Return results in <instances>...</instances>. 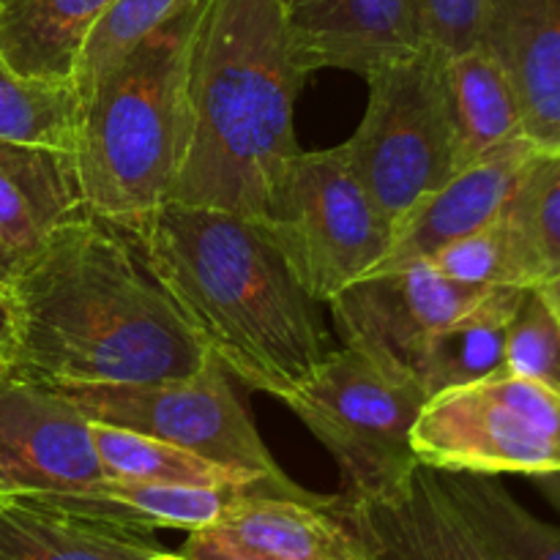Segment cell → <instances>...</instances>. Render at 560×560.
I'll use <instances>...</instances> for the list:
<instances>
[{"mask_svg": "<svg viewBox=\"0 0 560 560\" xmlns=\"http://www.w3.org/2000/svg\"><path fill=\"white\" fill-rule=\"evenodd\" d=\"M481 47L517 93L525 137L560 151V0H490Z\"/></svg>", "mask_w": 560, "mask_h": 560, "instance_id": "2e32d148", "label": "cell"}, {"mask_svg": "<svg viewBox=\"0 0 560 560\" xmlns=\"http://www.w3.org/2000/svg\"><path fill=\"white\" fill-rule=\"evenodd\" d=\"M180 556L189 560H260L235 550V547H230L228 541L213 536L211 530H191L189 539H186L184 547H180Z\"/></svg>", "mask_w": 560, "mask_h": 560, "instance_id": "4dcf8cb0", "label": "cell"}, {"mask_svg": "<svg viewBox=\"0 0 560 560\" xmlns=\"http://www.w3.org/2000/svg\"><path fill=\"white\" fill-rule=\"evenodd\" d=\"M525 288H492L457 320L438 328L413 361L427 397L506 372V337Z\"/></svg>", "mask_w": 560, "mask_h": 560, "instance_id": "ffe728a7", "label": "cell"}, {"mask_svg": "<svg viewBox=\"0 0 560 560\" xmlns=\"http://www.w3.org/2000/svg\"><path fill=\"white\" fill-rule=\"evenodd\" d=\"M255 490H273L288 498H315L317 492L304 490L295 481L290 485H255V487H197V485H156V481L102 479L93 495L115 503L140 523L151 528L206 530L213 528L241 498Z\"/></svg>", "mask_w": 560, "mask_h": 560, "instance_id": "cb8c5ba5", "label": "cell"}, {"mask_svg": "<svg viewBox=\"0 0 560 560\" xmlns=\"http://www.w3.org/2000/svg\"><path fill=\"white\" fill-rule=\"evenodd\" d=\"M490 0H419L427 47L454 58L479 47Z\"/></svg>", "mask_w": 560, "mask_h": 560, "instance_id": "f546056e", "label": "cell"}, {"mask_svg": "<svg viewBox=\"0 0 560 560\" xmlns=\"http://www.w3.org/2000/svg\"><path fill=\"white\" fill-rule=\"evenodd\" d=\"M430 262L446 279L468 288H530L506 213L443 246Z\"/></svg>", "mask_w": 560, "mask_h": 560, "instance_id": "83f0119b", "label": "cell"}, {"mask_svg": "<svg viewBox=\"0 0 560 560\" xmlns=\"http://www.w3.org/2000/svg\"><path fill=\"white\" fill-rule=\"evenodd\" d=\"M58 392L66 394L88 421L124 427L230 468L284 476L235 397L230 375L213 359H208L200 372L180 381Z\"/></svg>", "mask_w": 560, "mask_h": 560, "instance_id": "9c48e42d", "label": "cell"}, {"mask_svg": "<svg viewBox=\"0 0 560 560\" xmlns=\"http://www.w3.org/2000/svg\"><path fill=\"white\" fill-rule=\"evenodd\" d=\"M506 372L560 392V320L539 288H525L509 323Z\"/></svg>", "mask_w": 560, "mask_h": 560, "instance_id": "f1b7e54d", "label": "cell"}, {"mask_svg": "<svg viewBox=\"0 0 560 560\" xmlns=\"http://www.w3.org/2000/svg\"><path fill=\"white\" fill-rule=\"evenodd\" d=\"M96 457L104 479L156 481V485H197V487H255L290 485L288 476H262L244 468L213 463L195 452L124 430L91 421Z\"/></svg>", "mask_w": 560, "mask_h": 560, "instance_id": "603a6c76", "label": "cell"}, {"mask_svg": "<svg viewBox=\"0 0 560 560\" xmlns=\"http://www.w3.org/2000/svg\"><path fill=\"white\" fill-rule=\"evenodd\" d=\"M446 80L457 135V170L525 137L517 93L490 49L479 44L446 58Z\"/></svg>", "mask_w": 560, "mask_h": 560, "instance_id": "44dd1931", "label": "cell"}, {"mask_svg": "<svg viewBox=\"0 0 560 560\" xmlns=\"http://www.w3.org/2000/svg\"><path fill=\"white\" fill-rule=\"evenodd\" d=\"M102 479L80 408L58 388L0 375V492H88Z\"/></svg>", "mask_w": 560, "mask_h": 560, "instance_id": "8fae6325", "label": "cell"}, {"mask_svg": "<svg viewBox=\"0 0 560 560\" xmlns=\"http://www.w3.org/2000/svg\"><path fill=\"white\" fill-rule=\"evenodd\" d=\"M536 288H539V293L545 295V301L550 304V310L556 312V317L560 320V273L558 277L547 279V282L536 284Z\"/></svg>", "mask_w": 560, "mask_h": 560, "instance_id": "836d02e7", "label": "cell"}, {"mask_svg": "<svg viewBox=\"0 0 560 560\" xmlns=\"http://www.w3.org/2000/svg\"><path fill=\"white\" fill-rule=\"evenodd\" d=\"M22 262L0 244V293H5L11 299V288H14V279L20 273Z\"/></svg>", "mask_w": 560, "mask_h": 560, "instance_id": "d6a6232c", "label": "cell"}, {"mask_svg": "<svg viewBox=\"0 0 560 560\" xmlns=\"http://www.w3.org/2000/svg\"><path fill=\"white\" fill-rule=\"evenodd\" d=\"M208 0L142 38L80 98L74 159L91 213L135 230L173 200L189 142V63Z\"/></svg>", "mask_w": 560, "mask_h": 560, "instance_id": "277c9868", "label": "cell"}, {"mask_svg": "<svg viewBox=\"0 0 560 560\" xmlns=\"http://www.w3.org/2000/svg\"><path fill=\"white\" fill-rule=\"evenodd\" d=\"M284 20L306 77L320 69L366 77L427 47L419 0H284Z\"/></svg>", "mask_w": 560, "mask_h": 560, "instance_id": "4fadbf2b", "label": "cell"}, {"mask_svg": "<svg viewBox=\"0 0 560 560\" xmlns=\"http://www.w3.org/2000/svg\"><path fill=\"white\" fill-rule=\"evenodd\" d=\"M200 0H113L88 36L77 69V96H85L104 71L113 69L129 49Z\"/></svg>", "mask_w": 560, "mask_h": 560, "instance_id": "4316f807", "label": "cell"}, {"mask_svg": "<svg viewBox=\"0 0 560 560\" xmlns=\"http://www.w3.org/2000/svg\"><path fill=\"white\" fill-rule=\"evenodd\" d=\"M156 528L93 492H0V560H145Z\"/></svg>", "mask_w": 560, "mask_h": 560, "instance_id": "7c38bea8", "label": "cell"}, {"mask_svg": "<svg viewBox=\"0 0 560 560\" xmlns=\"http://www.w3.org/2000/svg\"><path fill=\"white\" fill-rule=\"evenodd\" d=\"M304 69L284 0H208L189 63V142L173 200L266 222L295 142Z\"/></svg>", "mask_w": 560, "mask_h": 560, "instance_id": "3957f363", "label": "cell"}, {"mask_svg": "<svg viewBox=\"0 0 560 560\" xmlns=\"http://www.w3.org/2000/svg\"><path fill=\"white\" fill-rule=\"evenodd\" d=\"M129 233L228 375L282 402L315 375L328 355L317 301L301 288L266 224L167 200Z\"/></svg>", "mask_w": 560, "mask_h": 560, "instance_id": "7a4b0ae2", "label": "cell"}, {"mask_svg": "<svg viewBox=\"0 0 560 560\" xmlns=\"http://www.w3.org/2000/svg\"><path fill=\"white\" fill-rule=\"evenodd\" d=\"M9 377L49 388L180 381L211 355L148 268L129 230L85 213L22 262L11 288Z\"/></svg>", "mask_w": 560, "mask_h": 560, "instance_id": "6da1fadb", "label": "cell"}, {"mask_svg": "<svg viewBox=\"0 0 560 560\" xmlns=\"http://www.w3.org/2000/svg\"><path fill=\"white\" fill-rule=\"evenodd\" d=\"M331 509L372 560H495L421 463L394 490L372 498L334 495Z\"/></svg>", "mask_w": 560, "mask_h": 560, "instance_id": "5bb4252c", "label": "cell"}, {"mask_svg": "<svg viewBox=\"0 0 560 560\" xmlns=\"http://www.w3.org/2000/svg\"><path fill=\"white\" fill-rule=\"evenodd\" d=\"M262 224L317 304L375 271L394 241V224L342 145L295 153Z\"/></svg>", "mask_w": 560, "mask_h": 560, "instance_id": "52a82bcc", "label": "cell"}, {"mask_svg": "<svg viewBox=\"0 0 560 560\" xmlns=\"http://www.w3.org/2000/svg\"><path fill=\"white\" fill-rule=\"evenodd\" d=\"M77 120L74 85L16 74L0 55V140L74 151Z\"/></svg>", "mask_w": 560, "mask_h": 560, "instance_id": "484cf974", "label": "cell"}, {"mask_svg": "<svg viewBox=\"0 0 560 560\" xmlns=\"http://www.w3.org/2000/svg\"><path fill=\"white\" fill-rule=\"evenodd\" d=\"M410 443L435 470L560 476V392L509 372L448 388L427 399Z\"/></svg>", "mask_w": 560, "mask_h": 560, "instance_id": "ba28073f", "label": "cell"}, {"mask_svg": "<svg viewBox=\"0 0 560 560\" xmlns=\"http://www.w3.org/2000/svg\"><path fill=\"white\" fill-rule=\"evenodd\" d=\"M528 284L560 273V151H536L506 206Z\"/></svg>", "mask_w": 560, "mask_h": 560, "instance_id": "d4e9b609", "label": "cell"}, {"mask_svg": "<svg viewBox=\"0 0 560 560\" xmlns=\"http://www.w3.org/2000/svg\"><path fill=\"white\" fill-rule=\"evenodd\" d=\"M91 213L74 151L0 140V244L20 262Z\"/></svg>", "mask_w": 560, "mask_h": 560, "instance_id": "e0dca14e", "label": "cell"}, {"mask_svg": "<svg viewBox=\"0 0 560 560\" xmlns=\"http://www.w3.org/2000/svg\"><path fill=\"white\" fill-rule=\"evenodd\" d=\"M331 501L334 495L304 501L255 490L206 530L260 560H372Z\"/></svg>", "mask_w": 560, "mask_h": 560, "instance_id": "ac0fdd59", "label": "cell"}, {"mask_svg": "<svg viewBox=\"0 0 560 560\" xmlns=\"http://www.w3.org/2000/svg\"><path fill=\"white\" fill-rule=\"evenodd\" d=\"M16 355V320L14 306L5 293H0V375H9Z\"/></svg>", "mask_w": 560, "mask_h": 560, "instance_id": "1f68e13d", "label": "cell"}, {"mask_svg": "<svg viewBox=\"0 0 560 560\" xmlns=\"http://www.w3.org/2000/svg\"><path fill=\"white\" fill-rule=\"evenodd\" d=\"M427 399L408 370L342 345L284 405L337 459L339 495L372 498L402 485L419 465L410 435Z\"/></svg>", "mask_w": 560, "mask_h": 560, "instance_id": "5b68a950", "label": "cell"}, {"mask_svg": "<svg viewBox=\"0 0 560 560\" xmlns=\"http://www.w3.org/2000/svg\"><path fill=\"white\" fill-rule=\"evenodd\" d=\"M113 0H0V55L22 77L74 85L88 36Z\"/></svg>", "mask_w": 560, "mask_h": 560, "instance_id": "d6986e66", "label": "cell"}, {"mask_svg": "<svg viewBox=\"0 0 560 560\" xmlns=\"http://www.w3.org/2000/svg\"><path fill=\"white\" fill-rule=\"evenodd\" d=\"M145 560H189V558H184V556H180V552H178V556H173V552H156V556H151V558H145Z\"/></svg>", "mask_w": 560, "mask_h": 560, "instance_id": "e575fe53", "label": "cell"}, {"mask_svg": "<svg viewBox=\"0 0 560 560\" xmlns=\"http://www.w3.org/2000/svg\"><path fill=\"white\" fill-rule=\"evenodd\" d=\"M536 151L534 142L520 137L457 170L399 219L392 249L375 271L432 260L443 246L501 217Z\"/></svg>", "mask_w": 560, "mask_h": 560, "instance_id": "9a60e30c", "label": "cell"}, {"mask_svg": "<svg viewBox=\"0 0 560 560\" xmlns=\"http://www.w3.org/2000/svg\"><path fill=\"white\" fill-rule=\"evenodd\" d=\"M432 476L495 560H560V525L530 514L495 476L435 468Z\"/></svg>", "mask_w": 560, "mask_h": 560, "instance_id": "7402d4cb", "label": "cell"}, {"mask_svg": "<svg viewBox=\"0 0 560 560\" xmlns=\"http://www.w3.org/2000/svg\"><path fill=\"white\" fill-rule=\"evenodd\" d=\"M490 290L457 284L430 260H416L366 273L339 290L326 306L348 348L364 350L410 372L427 339L479 304Z\"/></svg>", "mask_w": 560, "mask_h": 560, "instance_id": "30bf717a", "label": "cell"}, {"mask_svg": "<svg viewBox=\"0 0 560 560\" xmlns=\"http://www.w3.org/2000/svg\"><path fill=\"white\" fill-rule=\"evenodd\" d=\"M366 82V113L342 151L397 228L416 202L457 173L446 55L424 47L370 71Z\"/></svg>", "mask_w": 560, "mask_h": 560, "instance_id": "8992f818", "label": "cell"}]
</instances>
